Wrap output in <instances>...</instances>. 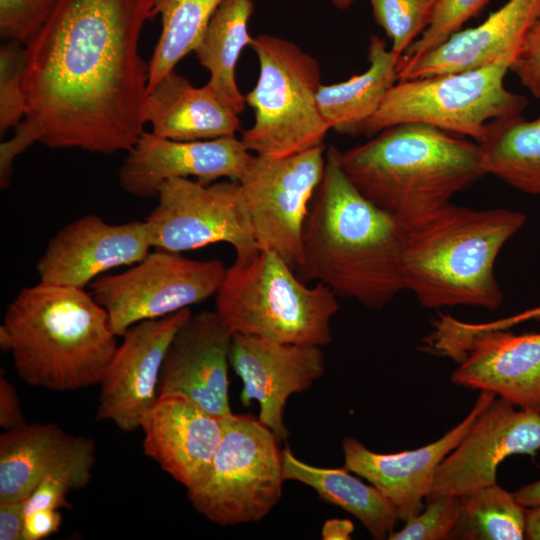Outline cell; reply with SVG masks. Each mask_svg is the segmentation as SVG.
<instances>
[{"label": "cell", "instance_id": "cell-1", "mask_svg": "<svg viewBox=\"0 0 540 540\" xmlns=\"http://www.w3.org/2000/svg\"><path fill=\"white\" fill-rule=\"evenodd\" d=\"M152 0H60L25 45L24 119L31 146L111 155L145 131L149 64L139 53Z\"/></svg>", "mask_w": 540, "mask_h": 540}, {"label": "cell", "instance_id": "cell-2", "mask_svg": "<svg viewBox=\"0 0 540 540\" xmlns=\"http://www.w3.org/2000/svg\"><path fill=\"white\" fill-rule=\"evenodd\" d=\"M404 238L405 229L353 186L340 151L329 146L303 227L297 276L380 310L405 290Z\"/></svg>", "mask_w": 540, "mask_h": 540}, {"label": "cell", "instance_id": "cell-3", "mask_svg": "<svg viewBox=\"0 0 540 540\" xmlns=\"http://www.w3.org/2000/svg\"><path fill=\"white\" fill-rule=\"evenodd\" d=\"M117 337L91 293L40 281L19 291L0 326L1 349L19 378L57 392L97 385Z\"/></svg>", "mask_w": 540, "mask_h": 540}, {"label": "cell", "instance_id": "cell-4", "mask_svg": "<svg viewBox=\"0 0 540 540\" xmlns=\"http://www.w3.org/2000/svg\"><path fill=\"white\" fill-rule=\"evenodd\" d=\"M340 164L353 186L405 230L485 175L477 142L422 123L389 127L340 151Z\"/></svg>", "mask_w": 540, "mask_h": 540}, {"label": "cell", "instance_id": "cell-5", "mask_svg": "<svg viewBox=\"0 0 540 540\" xmlns=\"http://www.w3.org/2000/svg\"><path fill=\"white\" fill-rule=\"evenodd\" d=\"M525 221L523 213L505 208L445 204L405 230V290L425 308L464 305L496 310L503 292L494 275L495 261Z\"/></svg>", "mask_w": 540, "mask_h": 540}, {"label": "cell", "instance_id": "cell-6", "mask_svg": "<svg viewBox=\"0 0 540 540\" xmlns=\"http://www.w3.org/2000/svg\"><path fill=\"white\" fill-rule=\"evenodd\" d=\"M336 298L322 283L307 286L282 258L259 249L226 268L215 311L233 334L322 347L332 341Z\"/></svg>", "mask_w": 540, "mask_h": 540}, {"label": "cell", "instance_id": "cell-7", "mask_svg": "<svg viewBox=\"0 0 540 540\" xmlns=\"http://www.w3.org/2000/svg\"><path fill=\"white\" fill-rule=\"evenodd\" d=\"M516 55L455 73L397 81L356 131L373 137L400 124L422 123L482 143L491 122L519 116L528 101L504 79Z\"/></svg>", "mask_w": 540, "mask_h": 540}, {"label": "cell", "instance_id": "cell-8", "mask_svg": "<svg viewBox=\"0 0 540 540\" xmlns=\"http://www.w3.org/2000/svg\"><path fill=\"white\" fill-rule=\"evenodd\" d=\"M259 62V75L245 96L254 112L253 125L242 133L255 155L281 158L324 145L329 131L319 112L321 83L316 58L285 38L253 37L250 45Z\"/></svg>", "mask_w": 540, "mask_h": 540}, {"label": "cell", "instance_id": "cell-9", "mask_svg": "<svg viewBox=\"0 0 540 540\" xmlns=\"http://www.w3.org/2000/svg\"><path fill=\"white\" fill-rule=\"evenodd\" d=\"M283 455L274 433L259 419L223 418V435L204 481L187 490L194 509L221 526L256 522L282 497Z\"/></svg>", "mask_w": 540, "mask_h": 540}, {"label": "cell", "instance_id": "cell-10", "mask_svg": "<svg viewBox=\"0 0 540 540\" xmlns=\"http://www.w3.org/2000/svg\"><path fill=\"white\" fill-rule=\"evenodd\" d=\"M432 326L421 349L458 363L451 376L455 385L540 413V333L480 329L444 313Z\"/></svg>", "mask_w": 540, "mask_h": 540}, {"label": "cell", "instance_id": "cell-11", "mask_svg": "<svg viewBox=\"0 0 540 540\" xmlns=\"http://www.w3.org/2000/svg\"><path fill=\"white\" fill-rule=\"evenodd\" d=\"M225 272L218 259L195 260L155 249L123 272L99 276L90 287L113 332L122 337L136 323L176 313L216 295Z\"/></svg>", "mask_w": 540, "mask_h": 540}, {"label": "cell", "instance_id": "cell-12", "mask_svg": "<svg viewBox=\"0 0 540 540\" xmlns=\"http://www.w3.org/2000/svg\"><path fill=\"white\" fill-rule=\"evenodd\" d=\"M156 198L145 220L153 248L181 253L222 242L240 258L259 250L239 182L174 178Z\"/></svg>", "mask_w": 540, "mask_h": 540}, {"label": "cell", "instance_id": "cell-13", "mask_svg": "<svg viewBox=\"0 0 540 540\" xmlns=\"http://www.w3.org/2000/svg\"><path fill=\"white\" fill-rule=\"evenodd\" d=\"M326 149L320 145L281 158L254 154L239 181L258 248L275 253L295 272Z\"/></svg>", "mask_w": 540, "mask_h": 540}, {"label": "cell", "instance_id": "cell-14", "mask_svg": "<svg viewBox=\"0 0 540 540\" xmlns=\"http://www.w3.org/2000/svg\"><path fill=\"white\" fill-rule=\"evenodd\" d=\"M539 450L540 413L495 397L438 466L426 501L495 484L503 460L516 454L534 458Z\"/></svg>", "mask_w": 540, "mask_h": 540}, {"label": "cell", "instance_id": "cell-15", "mask_svg": "<svg viewBox=\"0 0 540 540\" xmlns=\"http://www.w3.org/2000/svg\"><path fill=\"white\" fill-rule=\"evenodd\" d=\"M189 308L131 326L98 383L96 418L121 431L140 428L144 414L158 397V384L168 346L191 315Z\"/></svg>", "mask_w": 540, "mask_h": 540}, {"label": "cell", "instance_id": "cell-16", "mask_svg": "<svg viewBox=\"0 0 540 540\" xmlns=\"http://www.w3.org/2000/svg\"><path fill=\"white\" fill-rule=\"evenodd\" d=\"M253 155L235 136L176 141L144 131L127 151L119 184L132 196L153 198L174 178H194L206 185L220 179L239 182Z\"/></svg>", "mask_w": 540, "mask_h": 540}, {"label": "cell", "instance_id": "cell-17", "mask_svg": "<svg viewBox=\"0 0 540 540\" xmlns=\"http://www.w3.org/2000/svg\"><path fill=\"white\" fill-rule=\"evenodd\" d=\"M229 361L243 383L242 404L258 402L259 421L281 444L289 434L284 422L288 398L309 389L325 372L321 347L233 334Z\"/></svg>", "mask_w": 540, "mask_h": 540}, {"label": "cell", "instance_id": "cell-18", "mask_svg": "<svg viewBox=\"0 0 540 540\" xmlns=\"http://www.w3.org/2000/svg\"><path fill=\"white\" fill-rule=\"evenodd\" d=\"M150 248L145 221L109 224L87 214L50 239L36 271L40 282L84 289L112 269L139 263Z\"/></svg>", "mask_w": 540, "mask_h": 540}, {"label": "cell", "instance_id": "cell-19", "mask_svg": "<svg viewBox=\"0 0 540 540\" xmlns=\"http://www.w3.org/2000/svg\"><path fill=\"white\" fill-rule=\"evenodd\" d=\"M232 339L233 333L216 311L191 313L168 346L158 395H181L215 416L230 415L228 367Z\"/></svg>", "mask_w": 540, "mask_h": 540}, {"label": "cell", "instance_id": "cell-20", "mask_svg": "<svg viewBox=\"0 0 540 540\" xmlns=\"http://www.w3.org/2000/svg\"><path fill=\"white\" fill-rule=\"evenodd\" d=\"M496 395L480 391L468 415L436 441L414 450L376 453L361 442L346 437L342 441L344 468L366 479L395 507L399 520L406 521L423 509L436 470L459 444L478 416Z\"/></svg>", "mask_w": 540, "mask_h": 540}, {"label": "cell", "instance_id": "cell-21", "mask_svg": "<svg viewBox=\"0 0 540 540\" xmlns=\"http://www.w3.org/2000/svg\"><path fill=\"white\" fill-rule=\"evenodd\" d=\"M143 450L187 490L206 478L223 435V418L176 394L158 395L144 414Z\"/></svg>", "mask_w": 540, "mask_h": 540}, {"label": "cell", "instance_id": "cell-22", "mask_svg": "<svg viewBox=\"0 0 540 540\" xmlns=\"http://www.w3.org/2000/svg\"><path fill=\"white\" fill-rule=\"evenodd\" d=\"M540 17V0H508L476 27L461 29L418 59L398 60L397 81L472 70L517 55Z\"/></svg>", "mask_w": 540, "mask_h": 540}, {"label": "cell", "instance_id": "cell-23", "mask_svg": "<svg viewBox=\"0 0 540 540\" xmlns=\"http://www.w3.org/2000/svg\"><path fill=\"white\" fill-rule=\"evenodd\" d=\"M239 114L224 105L205 84L195 87L172 70L148 93L146 120L152 133L176 141L235 136Z\"/></svg>", "mask_w": 540, "mask_h": 540}, {"label": "cell", "instance_id": "cell-24", "mask_svg": "<svg viewBox=\"0 0 540 540\" xmlns=\"http://www.w3.org/2000/svg\"><path fill=\"white\" fill-rule=\"evenodd\" d=\"M84 436L55 423L24 424L0 436V502L23 501L42 478L65 461Z\"/></svg>", "mask_w": 540, "mask_h": 540}, {"label": "cell", "instance_id": "cell-25", "mask_svg": "<svg viewBox=\"0 0 540 540\" xmlns=\"http://www.w3.org/2000/svg\"><path fill=\"white\" fill-rule=\"evenodd\" d=\"M399 58L387 48L385 40L371 35L368 69L345 81L320 86L317 104L329 130L356 135L359 126L376 112L386 93L397 82Z\"/></svg>", "mask_w": 540, "mask_h": 540}, {"label": "cell", "instance_id": "cell-26", "mask_svg": "<svg viewBox=\"0 0 540 540\" xmlns=\"http://www.w3.org/2000/svg\"><path fill=\"white\" fill-rule=\"evenodd\" d=\"M284 479L315 490L324 501L355 516L374 539H388L399 520L392 503L373 485L346 468H322L298 459L289 446L282 450Z\"/></svg>", "mask_w": 540, "mask_h": 540}, {"label": "cell", "instance_id": "cell-27", "mask_svg": "<svg viewBox=\"0 0 540 540\" xmlns=\"http://www.w3.org/2000/svg\"><path fill=\"white\" fill-rule=\"evenodd\" d=\"M253 11V0H223L194 50L209 72L207 87L237 114L244 110L246 99L238 88L235 69L241 52L253 41L248 32Z\"/></svg>", "mask_w": 540, "mask_h": 540}, {"label": "cell", "instance_id": "cell-28", "mask_svg": "<svg viewBox=\"0 0 540 540\" xmlns=\"http://www.w3.org/2000/svg\"><path fill=\"white\" fill-rule=\"evenodd\" d=\"M479 149L485 174L518 191L540 196V116L525 120L519 115L491 122Z\"/></svg>", "mask_w": 540, "mask_h": 540}, {"label": "cell", "instance_id": "cell-29", "mask_svg": "<svg viewBox=\"0 0 540 540\" xmlns=\"http://www.w3.org/2000/svg\"><path fill=\"white\" fill-rule=\"evenodd\" d=\"M223 0H152L161 32L149 61L148 93L189 53L194 52Z\"/></svg>", "mask_w": 540, "mask_h": 540}, {"label": "cell", "instance_id": "cell-30", "mask_svg": "<svg viewBox=\"0 0 540 540\" xmlns=\"http://www.w3.org/2000/svg\"><path fill=\"white\" fill-rule=\"evenodd\" d=\"M460 518L450 539H525L526 508L497 483L460 496Z\"/></svg>", "mask_w": 540, "mask_h": 540}, {"label": "cell", "instance_id": "cell-31", "mask_svg": "<svg viewBox=\"0 0 540 540\" xmlns=\"http://www.w3.org/2000/svg\"><path fill=\"white\" fill-rule=\"evenodd\" d=\"M95 460V443L91 438L84 437L78 448L47 473L23 500L24 516L38 509L70 507L67 495L90 482Z\"/></svg>", "mask_w": 540, "mask_h": 540}, {"label": "cell", "instance_id": "cell-32", "mask_svg": "<svg viewBox=\"0 0 540 540\" xmlns=\"http://www.w3.org/2000/svg\"><path fill=\"white\" fill-rule=\"evenodd\" d=\"M375 22L402 56L431 24L440 0H368Z\"/></svg>", "mask_w": 540, "mask_h": 540}, {"label": "cell", "instance_id": "cell-33", "mask_svg": "<svg viewBox=\"0 0 540 540\" xmlns=\"http://www.w3.org/2000/svg\"><path fill=\"white\" fill-rule=\"evenodd\" d=\"M26 66L25 46L9 41L0 48V135L25 117L23 78Z\"/></svg>", "mask_w": 540, "mask_h": 540}, {"label": "cell", "instance_id": "cell-34", "mask_svg": "<svg viewBox=\"0 0 540 540\" xmlns=\"http://www.w3.org/2000/svg\"><path fill=\"white\" fill-rule=\"evenodd\" d=\"M489 0H440L434 18L424 33L400 56L401 61L418 59L444 43L472 17L477 16Z\"/></svg>", "mask_w": 540, "mask_h": 540}, {"label": "cell", "instance_id": "cell-35", "mask_svg": "<svg viewBox=\"0 0 540 540\" xmlns=\"http://www.w3.org/2000/svg\"><path fill=\"white\" fill-rule=\"evenodd\" d=\"M460 497L451 496L426 501L425 509L405 521V526L392 532L390 540L450 539L461 514Z\"/></svg>", "mask_w": 540, "mask_h": 540}, {"label": "cell", "instance_id": "cell-36", "mask_svg": "<svg viewBox=\"0 0 540 540\" xmlns=\"http://www.w3.org/2000/svg\"><path fill=\"white\" fill-rule=\"evenodd\" d=\"M60 0H0V35L26 45L48 21Z\"/></svg>", "mask_w": 540, "mask_h": 540}, {"label": "cell", "instance_id": "cell-37", "mask_svg": "<svg viewBox=\"0 0 540 540\" xmlns=\"http://www.w3.org/2000/svg\"><path fill=\"white\" fill-rule=\"evenodd\" d=\"M510 70L531 95L540 99V17L525 36Z\"/></svg>", "mask_w": 540, "mask_h": 540}, {"label": "cell", "instance_id": "cell-38", "mask_svg": "<svg viewBox=\"0 0 540 540\" xmlns=\"http://www.w3.org/2000/svg\"><path fill=\"white\" fill-rule=\"evenodd\" d=\"M59 509H38L24 516L23 540H41L59 531Z\"/></svg>", "mask_w": 540, "mask_h": 540}, {"label": "cell", "instance_id": "cell-39", "mask_svg": "<svg viewBox=\"0 0 540 540\" xmlns=\"http://www.w3.org/2000/svg\"><path fill=\"white\" fill-rule=\"evenodd\" d=\"M26 424L20 400L14 385L3 375L0 377V426L5 430Z\"/></svg>", "mask_w": 540, "mask_h": 540}, {"label": "cell", "instance_id": "cell-40", "mask_svg": "<svg viewBox=\"0 0 540 540\" xmlns=\"http://www.w3.org/2000/svg\"><path fill=\"white\" fill-rule=\"evenodd\" d=\"M23 501L0 502V540H23Z\"/></svg>", "mask_w": 540, "mask_h": 540}, {"label": "cell", "instance_id": "cell-41", "mask_svg": "<svg viewBox=\"0 0 540 540\" xmlns=\"http://www.w3.org/2000/svg\"><path fill=\"white\" fill-rule=\"evenodd\" d=\"M354 524L348 519L333 518L324 522L321 535L324 540H349Z\"/></svg>", "mask_w": 540, "mask_h": 540}, {"label": "cell", "instance_id": "cell-42", "mask_svg": "<svg viewBox=\"0 0 540 540\" xmlns=\"http://www.w3.org/2000/svg\"><path fill=\"white\" fill-rule=\"evenodd\" d=\"M532 319L540 321V306L535 307L533 309H529L527 311H524L522 313H519L509 318L497 320L494 322H488V323H478V327L481 329H488V330L508 329L512 327L513 325H516L524 321L532 320Z\"/></svg>", "mask_w": 540, "mask_h": 540}, {"label": "cell", "instance_id": "cell-43", "mask_svg": "<svg viewBox=\"0 0 540 540\" xmlns=\"http://www.w3.org/2000/svg\"><path fill=\"white\" fill-rule=\"evenodd\" d=\"M513 495L525 507L540 505V480L520 487Z\"/></svg>", "mask_w": 540, "mask_h": 540}, {"label": "cell", "instance_id": "cell-44", "mask_svg": "<svg viewBox=\"0 0 540 540\" xmlns=\"http://www.w3.org/2000/svg\"><path fill=\"white\" fill-rule=\"evenodd\" d=\"M524 535L528 540H540V505L526 508Z\"/></svg>", "mask_w": 540, "mask_h": 540}, {"label": "cell", "instance_id": "cell-45", "mask_svg": "<svg viewBox=\"0 0 540 540\" xmlns=\"http://www.w3.org/2000/svg\"><path fill=\"white\" fill-rule=\"evenodd\" d=\"M332 4L339 10H347L350 8L355 0H331Z\"/></svg>", "mask_w": 540, "mask_h": 540}]
</instances>
